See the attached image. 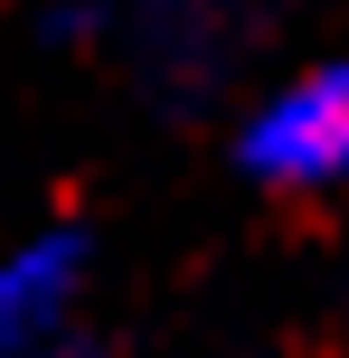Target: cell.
Wrapping results in <instances>:
<instances>
[{"label": "cell", "instance_id": "7a4b0ae2", "mask_svg": "<svg viewBox=\"0 0 349 358\" xmlns=\"http://www.w3.org/2000/svg\"><path fill=\"white\" fill-rule=\"evenodd\" d=\"M76 283H85V236H66V227L0 255V358H48L66 340Z\"/></svg>", "mask_w": 349, "mask_h": 358}, {"label": "cell", "instance_id": "6da1fadb", "mask_svg": "<svg viewBox=\"0 0 349 358\" xmlns=\"http://www.w3.org/2000/svg\"><path fill=\"white\" fill-rule=\"evenodd\" d=\"M245 170L274 189H340L349 179V57L312 66L245 123Z\"/></svg>", "mask_w": 349, "mask_h": 358}]
</instances>
